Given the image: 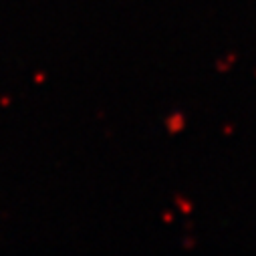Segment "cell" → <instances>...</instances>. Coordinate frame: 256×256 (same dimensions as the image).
<instances>
[]
</instances>
